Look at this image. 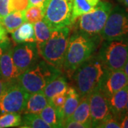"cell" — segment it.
<instances>
[{
  "instance_id": "13",
  "label": "cell",
  "mask_w": 128,
  "mask_h": 128,
  "mask_svg": "<svg viewBox=\"0 0 128 128\" xmlns=\"http://www.w3.org/2000/svg\"><path fill=\"white\" fill-rule=\"evenodd\" d=\"M12 46L9 47L0 58V76L9 82H16L20 75L12 58Z\"/></svg>"
},
{
  "instance_id": "35",
  "label": "cell",
  "mask_w": 128,
  "mask_h": 128,
  "mask_svg": "<svg viewBox=\"0 0 128 128\" xmlns=\"http://www.w3.org/2000/svg\"><path fill=\"white\" fill-rule=\"evenodd\" d=\"M11 46H12V44L9 42V40L4 41V42H2V43H0V58H1V56L2 55V54Z\"/></svg>"
},
{
  "instance_id": "36",
  "label": "cell",
  "mask_w": 128,
  "mask_h": 128,
  "mask_svg": "<svg viewBox=\"0 0 128 128\" xmlns=\"http://www.w3.org/2000/svg\"><path fill=\"white\" fill-rule=\"evenodd\" d=\"M120 122L121 128H128V114H124Z\"/></svg>"
},
{
  "instance_id": "8",
  "label": "cell",
  "mask_w": 128,
  "mask_h": 128,
  "mask_svg": "<svg viewBox=\"0 0 128 128\" xmlns=\"http://www.w3.org/2000/svg\"><path fill=\"white\" fill-rule=\"evenodd\" d=\"M104 40L124 38L128 35V12L120 6L112 7L100 33Z\"/></svg>"
},
{
  "instance_id": "31",
  "label": "cell",
  "mask_w": 128,
  "mask_h": 128,
  "mask_svg": "<svg viewBox=\"0 0 128 128\" xmlns=\"http://www.w3.org/2000/svg\"><path fill=\"white\" fill-rule=\"evenodd\" d=\"M62 128H86V127L83 124L79 122L76 120H65L63 123Z\"/></svg>"
},
{
  "instance_id": "1",
  "label": "cell",
  "mask_w": 128,
  "mask_h": 128,
  "mask_svg": "<svg viewBox=\"0 0 128 128\" xmlns=\"http://www.w3.org/2000/svg\"><path fill=\"white\" fill-rule=\"evenodd\" d=\"M108 69L99 56H91L82 64L70 76L73 87L80 97L89 96L100 87L102 80Z\"/></svg>"
},
{
  "instance_id": "12",
  "label": "cell",
  "mask_w": 128,
  "mask_h": 128,
  "mask_svg": "<svg viewBox=\"0 0 128 128\" xmlns=\"http://www.w3.org/2000/svg\"><path fill=\"white\" fill-rule=\"evenodd\" d=\"M128 85V78L124 70H108L100 85L101 90L108 98Z\"/></svg>"
},
{
  "instance_id": "17",
  "label": "cell",
  "mask_w": 128,
  "mask_h": 128,
  "mask_svg": "<svg viewBox=\"0 0 128 128\" xmlns=\"http://www.w3.org/2000/svg\"><path fill=\"white\" fill-rule=\"evenodd\" d=\"M39 115L50 128H62L64 123L63 112L58 110L51 103L48 104L42 110Z\"/></svg>"
},
{
  "instance_id": "9",
  "label": "cell",
  "mask_w": 128,
  "mask_h": 128,
  "mask_svg": "<svg viewBox=\"0 0 128 128\" xmlns=\"http://www.w3.org/2000/svg\"><path fill=\"white\" fill-rule=\"evenodd\" d=\"M29 93L16 81L10 83L0 98V114L7 112L22 114Z\"/></svg>"
},
{
  "instance_id": "38",
  "label": "cell",
  "mask_w": 128,
  "mask_h": 128,
  "mask_svg": "<svg viewBox=\"0 0 128 128\" xmlns=\"http://www.w3.org/2000/svg\"><path fill=\"white\" fill-rule=\"evenodd\" d=\"M123 70H124V73H125V74H126V76H128V60L127 61L126 64L124 65Z\"/></svg>"
},
{
  "instance_id": "6",
  "label": "cell",
  "mask_w": 128,
  "mask_h": 128,
  "mask_svg": "<svg viewBox=\"0 0 128 128\" xmlns=\"http://www.w3.org/2000/svg\"><path fill=\"white\" fill-rule=\"evenodd\" d=\"M99 58L108 70H123L128 60V40L124 37L105 40Z\"/></svg>"
},
{
  "instance_id": "26",
  "label": "cell",
  "mask_w": 128,
  "mask_h": 128,
  "mask_svg": "<svg viewBox=\"0 0 128 128\" xmlns=\"http://www.w3.org/2000/svg\"><path fill=\"white\" fill-rule=\"evenodd\" d=\"M45 9L38 6H30L24 11L26 22L35 24L42 20L44 17Z\"/></svg>"
},
{
  "instance_id": "2",
  "label": "cell",
  "mask_w": 128,
  "mask_h": 128,
  "mask_svg": "<svg viewBox=\"0 0 128 128\" xmlns=\"http://www.w3.org/2000/svg\"><path fill=\"white\" fill-rule=\"evenodd\" d=\"M95 38L78 30L70 36L62 68V71L69 78L81 64L92 56L96 48Z\"/></svg>"
},
{
  "instance_id": "23",
  "label": "cell",
  "mask_w": 128,
  "mask_h": 128,
  "mask_svg": "<svg viewBox=\"0 0 128 128\" xmlns=\"http://www.w3.org/2000/svg\"><path fill=\"white\" fill-rule=\"evenodd\" d=\"M34 29L35 35V43L36 44L37 47L42 45L48 39L50 36V33L52 32L51 28L44 19L34 24Z\"/></svg>"
},
{
  "instance_id": "20",
  "label": "cell",
  "mask_w": 128,
  "mask_h": 128,
  "mask_svg": "<svg viewBox=\"0 0 128 128\" xmlns=\"http://www.w3.org/2000/svg\"><path fill=\"white\" fill-rule=\"evenodd\" d=\"M100 0H73L71 22L72 24L81 15L91 12Z\"/></svg>"
},
{
  "instance_id": "28",
  "label": "cell",
  "mask_w": 128,
  "mask_h": 128,
  "mask_svg": "<svg viewBox=\"0 0 128 128\" xmlns=\"http://www.w3.org/2000/svg\"><path fill=\"white\" fill-rule=\"evenodd\" d=\"M28 6V0H10L11 12H24Z\"/></svg>"
},
{
  "instance_id": "3",
  "label": "cell",
  "mask_w": 128,
  "mask_h": 128,
  "mask_svg": "<svg viewBox=\"0 0 128 128\" xmlns=\"http://www.w3.org/2000/svg\"><path fill=\"white\" fill-rule=\"evenodd\" d=\"M60 75H62L61 70L40 58L18 76L16 82L25 91L31 94L41 91L50 80Z\"/></svg>"
},
{
  "instance_id": "33",
  "label": "cell",
  "mask_w": 128,
  "mask_h": 128,
  "mask_svg": "<svg viewBox=\"0 0 128 128\" xmlns=\"http://www.w3.org/2000/svg\"><path fill=\"white\" fill-rule=\"evenodd\" d=\"M10 83H12V82H7V81H6L0 76V98H1L2 96H3V94L4 93V92L7 89V88H8Z\"/></svg>"
},
{
  "instance_id": "11",
  "label": "cell",
  "mask_w": 128,
  "mask_h": 128,
  "mask_svg": "<svg viewBox=\"0 0 128 128\" xmlns=\"http://www.w3.org/2000/svg\"><path fill=\"white\" fill-rule=\"evenodd\" d=\"M12 58L18 72L22 74L40 58L36 44L26 42L16 44L12 49Z\"/></svg>"
},
{
  "instance_id": "18",
  "label": "cell",
  "mask_w": 128,
  "mask_h": 128,
  "mask_svg": "<svg viewBox=\"0 0 128 128\" xmlns=\"http://www.w3.org/2000/svg\"><path fill=\"white\" fill-rule=\"evenodd\" d=\"M11 34L12 40L16 44L26 42H35L34 24L25 22Z\"/></svg>"
},
{
  "instance_id": "4",
  "label": "cell",
  "mask_w": 128,
  "mask_h": 128,
  "mask_svg": "<svg viewBox=\"0 0 128 128\" xmlns=\"http://www.w3.org/2000/svg\"><path fill=\"white\" fill-rule=\"evenodd\" d=\"M70 33V28L69 26L54 29L48 39L37 47L40 57L61 71Z\"/></svg>"
},
{
  "instance_id": "39",
  "label": "cell",
  "mask_w": 128,
  "mask_h": 128,
  "mask_svg": "<svg viewBox=\"0 0 128 128\" xmlns=\"http://www.w3.org/2000/svg\"><path fill=\"white\" fill-rule=\"evenodd\" d=\"M125 114H128V100L127 105H126V108H125Z\"/></svg>"
},
{
  "instance_id": "34",
  "label": "cell",
  "mask_w": 128,
  "mask_h": 128,
  "mask_svg": "<svg viewBox=\"0 0 128 128\" xmlns=\"http://www.w3.org/2000/svg\"><path fill=\"white\" fill-rule=\"evenodd\" d=\"M6 41H8L7 31L2 25V24L0 22V43L4 42Z\"/></svg>"
},
{
  "instance_id": "22",
  "label": "cell",
  "mask_w": 128,
  "mask_h": 128,
  "mask_svg": "<svg viewBox=\"0 0 128 128\" xmlns=\"http://www.w3.org/2000/svg\"><path fill=\"white\" fill-rule=\"evenodd\" d=\"M25 22L24 12H11L0 21L7 32L9 33L15 31Z\"/></svg>"
},
{
  "instance_id": "30",
  "label": "cell",
  "mask_w": 128,
  "mask_h": 128,
  "mask_svg": "<svg viewBox=\"0 0 128 128\" xmlns=\"http://www.w3.org/2000/svg\"><path fill=\"white\" fill-rule=\"evenodd\" d=\"M10 12V0H0V21Z\"/></svg>"
},
{
  "instance_id": "24",
  "label": "cell",
  "mask_w": 128,
  "mask_h": 128,
  "mask_svg": "<svg viewBox=\"0 0 128 128\" xmlns=\"http://www.w3.org/2000/svg\"><path fill=\"white\" fill-rule=\"evenodd\" d=\"M19 127L24 128H51L39 114H24L23 118H22V124Z\"/></svg>"
},
{
  "instance_id": "25",
  "label": "cell",
  "mask_w": 128,
  "mask_h": 128,
  "mask_svg": "<svg viewBox=\"0 0 128 128\" xmlns=\"http://www.w3.org/2000/svg\"><path fill=\"white\" fill-rule=\"evenodd\" d=\"M22 124L21 114L7 112L0 114V128L19 127Z\"/></svg>"
},
{
  "instance_id": "27",
  "label": "cell",
  "mask_w": 128,
  "mask_h": 128,
  "mask_svg": "<svg viewBox=\"0 0 128 128\" xmlns=\"http://www.w3.org/2000/svg\"><path fill=\"white\" fill-rule=\"evenodd\" d=\"M66 92L57 94L54 97H52L49 100V102L62 112H63L64 104H65L66 99Z\"/></svg>"
},
{
  "instance_id": "29",
  "label": "cell",
  "mask_w": 128,
  "mask_h": 128,
  "mask_svg": "<svg viewBox=\"0 0 128 128\" xmlns=\"http://www.w3.org/2000/svg\"><path fill=\"white\" fill-rule=\"evenodd\" d=\"M98 128H121L120 122L114 117L106 120L102 123H101Z\"/></svg>"
},
{
  "instance_id": "5",
  "label": "cell",
  "mask_w": 128,
  "mask_h": 128,
  "mask_svg": "<svg viewBox=\"0 0 128 128\" xmlns=\"http://www.w3.org/2000/svg\"><path fill=\"white\" fill-rule=\"evenodd\" d=\"M112 9L110 2L100 1L91 12L78 17L77 30L91 37L100 35Z\"/></svg>"
},
{
  "instance_id": "19",
  "label": "cell",
  "mask_w": 128,
  "mask_h": 128,
  "mask_svg": "<svg viewBox=\"0 0 128 128\" xmlns=\"http://www.w3.org/2000/svg\"><path fill=\"white\" fill-rule=\"evenodd\" d=\"M68 84L66 78L63 75H60L48 82L42 90L46 97L50 100L52 97L57 94L66 92L68 90Z\"/></svg>"
},
{
  "instance_id": "14",
  "label": "cell",
  "mask_w": 128,
  "mask_h": 128,
  "mask_svg": "<svg viewBox=\"0 0 128 128\" xmlns=\"http://www.w3.org/2000/svg\"><path fill=\"white\" fill-rule=\"evenodd\" d=\"M108 98L112 116L120 122V120L125 114V108L128 100V85Z\"/></svg>"
},
{
  "instance_id": "32",
  "label": "cell",
  "mask_w": 128,
  "mask_h": 128,
  "mask_svg": "<svg viewBox=\"0 0 128 128\" xmlns=\"http://www.w3.org/2000/svg\"><path fill=\"white\" fill-rule=\"evenodd\" d=\"M28 2H29V6H38L46 9V6L48 4L49 0H28Z\"/></svg>"
},
{
  "instance_id": "10",
  "label": "cell",
  "mask_w": 128,
  "mask_h": 128,
  "mask_svg": "<svg viewBox=\"0 0 128 128\" xmlns=\"http://www.w3.org/2000/svg\"><path fill=\"white\" fill-rule=\"evenodd\" d=\"M89 102L92 128H98L106 120L113 117L108 98L100 88L89 95Z\"/></svg>"
},
{
  "instance_id": "15",
  "label": "cell",
  "mask_w": 128,
  "mask_h": 128,
  "mask_svg": "<svg viewBox=\"0 0 128 128\" xmlns=\"http://www.w3.org/2000/svg\"><path fill=\"white\" fill-rule=\"evenodd\" d=\"M49 100L43 91L31 93L28 97L25 108L22 114H39L42 110L48 104Z\"/></svg>"
},
{
  "instance_id": "21",
  "label": "cell",
  "mask_w": 128,
  "mask_h": 128,
  "mask_svg": "<svg viewBox=\"0 0 128 128\" xmlns=\"http://www.w3.org/2000/svg\"><path fill=\"white\" fill-rule=\"evenodd\" d=\"M80 100V96H79L76 89L73 86H68L66 92V99L63 109L64 122L73 114L78 107Z\"/></svg>"
},
{
  "instance_id": "37",
  "label": "cell",
  "mask_w": 128,
  "mask_h": 128,
  "mask_svg": "<svg viewBox=\"0 0 128 128\" xmlns=\"http://www.w3.org/2000/svg\"><path fill=\"white\" fill-rule=\"evenodd\" d=\"M122 5H123L124 7L128 12V0H118Z\"/></svg>"
},
{
  "instance_id": "16",
  "label": "cell",
  "mask_w": 128,
  "mask_h": 128,
  "mask_svg": "<svg viewBox=\"0 0 128 128\" xmlns=\"http://www.w3.org/2000/svg\"><path fill=\"white\" fill-rule=\"evenodd\" d=\"M76 120L83 124L86 128H92L89 96L80 97L78 107L76 108L73 114L66 120Z\"/></svg>"
},
{
  "instance_id": "7",
  "label": "cell",
  "mask_w": 128,
  "mask_h": 128,
  "mask_svg": "<svg viewBox=\"0 0 128 128\" xmlns=\"http://www.w3.org/2000/svg\"><path fill=\"white\" fill-rule=\"evenodd\" d=\"M73 0H49L44 20L51 30L72 25Z\"/></svg>"
}]
</instances>
